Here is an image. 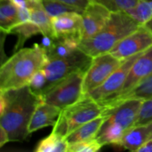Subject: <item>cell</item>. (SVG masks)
<instances>
[{
	"label": "cell",
	"mask_w": 152,
	"mask_h": 152,
	"mask_svg": "<svg viewBox=\"0 0 152 152\" xmlns=\"http://www.w3.org/2000/svg\"><path fill=\"white\" fill-rule=\"evenodd\" d=\"M105 117H106L105 114H102L91 121L84 123L71 132L65 137V140L69 144L94 139L97 136L99 129L105 121Z\"/></svg>",
	"instance_id": "18"
},
{
	"label": "cell",
	"mask_w": 152,
	"mask_h": 152,
	"mask_svg": "<svg viewBox=\"0 0 152 152\" xmlns=\"http://www.w3.org/2000/svg\"><path fill=\"white\" fill-rule=\"evenodd\" d=\"M152 139V122L134 126L123 137L117 146L137 151L143 144Z\"/></svg>",
	"instance_id": "15"
},
{
	"label": "cell",
	"mask_w": 152,
	"mask_h": 152,
	"mask_svg": "<svg viewBox=\"0 0 152 152\" xmlns=\"http://www.w3.org/2000/svg\"><path fill=\"white\" fill-rule=\"evenodd\" d=\"M9 137L6 131L0 126V147H2L4 144L9 142Z\"/></svg>",
	"instance_id": "31"
},
{
	"label": "cell",
	"mask_w": 152,
	"mask_h": 152,
	"mask_svg": "<svg viewBox=\"0 0 152 152\" xmlns=\"http://www.w3.org/2000/svg\"><path fill=\"white\" fill-rule=\"evenodd\" d=\"M150 122H152V98L142 102L134 126L145 124Z\"/></svg>",
	"instance_id": "28"
},
{
	"label": "cell",
	"mask_w": 152,
	"mask_h": 152,
	"mask_svg": "<svg viewBox=\"0 0 152 152\" xmlns=\"http://www.w3.org/2000/svg\"><path fill=\"white\" fill-rule=\"evenodd\" d=\"M40 102L28 86L0 91V126L6 131L9 140L26 139L31 117Z\"/></svg>",
	"instance_id": "1"
},
{
	"label": "cell",
	"mask_w": 152,
	"mask_h": 152,
	"mask_svg": "<svg viewBox=\"0 0 152 152\" xmlns=\"http://www.w3.org/2000/svg\"><path fill=\"white\" fill-rule=\"evenodd\" d=\"M27 5L31 10V22L39 28L42 36H50L55 38L51 19L43 7L42 1L28 0Z\"/></svg>",
	"instance_id": "19"
},
{
	"label": "cell",
	"mask_w": 152,
	"mask_h": 152,
	"mask_svg": "<svg viewBox=\"0 0 152 152\" xmlns=\"http://www.w3.org/2000/svg\"><path fill=\"white\" fill-rule=\"evenodd\" d=\"M56 1L79 7V8L82 9L83 10H84V9L86 8V6L88 5L89 2L88 0H56Z\"/></svg>",
	"instance_id": "29"
},
{
	"label": "cell",
	"mask_w": 152,
	"mask_h": 152,
	"mask_svg": "<svg viewBox=\"0 0 152 152\" xmlns=\"http://www.w3.org/2000/svg\"><path fill=\"white\" fill-rule=\"evenodd\" d=\"M84 72H74L45 91L39 96L42 102L63 109L83 96Z\"/></svg>",
	"instance_id": "5"
},
{
	"label": "cell",
	"mask_w": 152,
	"mask_h": 152,
	"mask_svg": "<svg viewBox=\"0 0 152 152\" xmlns=\"http://www.w3.org/2000/svg\"><path fill=\"white\" fill-rule=\"evenodd\" d=\"M103 145L94 139L68 144V152H96L100 150Z\"/></svg>",
	"instance_id": "26"
},
{
	"label": "cell",
	"mask_w": 152,
	"mask_h": 152,
	"mask_svg": "<svg viewBox=\"0 0 152 152\" xmlns=\"http://www.w3.org/2000/svg\"><path fill=\"white\" fill-rule=\"evenodd\" d=\"M89 1L102 4L111 12L126 11L128 9L134 7L140 0H88Z\"/></svg>",
	"instance_id": "25"
},
{
	"label": "cell",
	"mask_w": 152,
	"mask_h": 152,
	"mask_svg": "<svg viewBox=\"0 0 152 152\" xmlns=\"http://www.w3.org/2000/svg\"><path fill=\"white\" fill-rule=\"evenodd\" d=\"M42 4L50 19L70 12H76L80 14H83V10L79 7L69 5L56 0H42Z\"/></svg>",
	"instance_id": "23"
},
{
	"label": "cell",
	"mask_w": 152,
	"mask_h": 152,
	"mask_svg": "<svg viewBox=\"0 0 152 152\" xmlns=\"http://www.w3.org/2000/svg\"><path fill=\"white\" fill-rule=\"evenodd\" d=\"M48 62L47 53L39 45L19 49L1 65L0 91L28 86L33 75Z\"/></svg>",
	"instance_id": "2"
},
{
	"label": "cell",
	"mask_w": 152,
	"mask_h": 152,
	"mask_svg": "<svg viewBox=\"0 0 152 152\" xmlns=\"http://www.w3.org/2000/svg\"><path fill=\"white\" fill-rule=\"evenodd\" d=\"M140 26L126 11L111 12L106 25L94 36L82 40L79 48L91 57L108 53L119 42Z\"/></svg>",
	"instance_id": "3"
},
{
	"label": "cell",
	"mask_w": 152,
	"mask_h": 152,
	"mask_svg": "<svg viewBox=\"0 0 152 152\" xmlns=\"http://www.w3.org/2000/svg\"><path fill=\"white\" fill-rule=\"evenodd\" d=\"M92 59L93 57L79 48L66 57L48 60L42 68L45 73L48 80L45 90L73 73L78 71L86 73L91 63Z\"/></svg>",
	"instance_id": "7"
},
{
	"label": "cell",
	"mask_w": 152,
	"mask_h": 152,
	"mask_svg": "<svg viewBox=\"0 0 152 152\" xmlns=\"http://www.w3.org/2000/svg\"><path fill=\"white\" fill-rule=\"evenodd\" d=\"M143 101L127 99L116 106L104 111L105 120L102 126L109 132L120 137L135 126Z\"/></svg>",
	"instance_id": "6"
},
{
	"label": "cell",
	"mask_w": 152,
	"mask_h": 152,
	"mask_svg": "<svg viewBox=\"0 0 152 152\" xmlns=\"http://www.w3.org/2000/svg\"><path fill=\"white\" fill-rule=\"evenodd\" d=\"M123 61L116 58L110 52L93 57L83 77V96L101 86L122 65Z\"/></svg>",
	"instance_id": "8"
},
{
	"label": "cell",
	"mask_w": 152,
	"mask_h": 152,
	"mask_svg": "<svg viewBox=\"0 0 152 152\" xmlns=\"http://www.w3.org/2000/svg\"><path fill=\"white\" fill-rule=\"evenodd\" d=\"M137 152H152V139L145 142L140 148H138Z\"/></svg>",
	"instance_id": "32"
},
{
	"label": "cell",
	"mask_w": 152,
	"mask_h": 152,
	"mask_svg": "<svg viewBox=\"0 0 152 152\" xmlns=\"http://www.w3.org/2000/svg\"><path fill=\"white\" fill-rule=\"evenodd\" d=\"M50 19L55 38L70 35L81 37L82 14L80 13L70 12Z\"/></svg>",
	"instance_id": "14"
},
{
	"label": "cell",
	"mask_w": 152,
	"mask_h": 152,
	"mask_svg": "<svg viewBox=\"0 0 152 152\" xmlns=\"http://www.w3.org/2000/svg\"><path fill=\"white\" fill-rule=\"evenodd\" d=\"M82 41L80 35H70L54 38L51 48L47 52L48 60L66 57L79 49Z\"/></svg>",
	"instance_id": "16"
},
{
	"label": "cell",
	"mask_w": 152,
	"mask_h": 152,
	"mask_svg": "<svg viewBox=\"0 0 152 152\" xmlns=\"http://www.w3.org/2000/svg\"><path fill=\"white\" fill-rule=\"evenodd\" d=\"M68 142L65 138L52 131L51 133L41 140L35 148L36 152H68Z\"/></svg>",
	"instance_id": "21"
},
{
	"label": "cell",
	"mask_w": 152,
	"mask_h": 152,
	"mask_svg": "<svg viewBox=\"0 0 152 152\" xmlns=\"http://www.w3.org/2000/svg\"><path fill=\"white\" fill-rule=\"evenodd\" d=\"M111 11L102 4L89 1L82 14V40L97 34L108 22Z\"/></svg>",
	"instance_id": "11"
},
{
	"label": "cell",
	"mask_w": 152,
	"mask_h": 152,
	"mask_svg": "<svg viewBox=\"0 0 152 152\" xmlns=\"http://www.w3.org/2000/svg\"><path fill=\"white\" fill-rule=\"evenodd\" d=\"M11 1L17 7H25L28 4V0H11Z\"/></svg>",
	"instance_id": "33"
},
{
	"label": "cell",
	"mask_w": 152,
	"mask_h": 152,
	"mask_svg": "<svg viewBox=\"0 0 152 152\" xmlns=\"http://www.w3.org/2000/svg\"><path fill=\"white\" fill-rule=\"evenodd\" d=\"M142 1H151V0H142Z\"/></svg>",
	"instance_id": "36"
},
{
	"label": "cell",
	"mask_w": 152,
	"mask_h": 152,
	"mask_svg": "<svg viewBox=\"0 0 152 152\" xmlns=\"http://www.w3.org/2000/svg\"><path fill=\"white\" fill-rule=\"evenodd\" d=\"M10 34H16L18 37L17 42L14 48L15 51H17L22 48L27 39L37 34H42V33L39 28L31 21L25 23L18 24L11 30Z\"/></svg>",
	"instance_id": "22"
},
{
	"label": "cell",
	"mask_w": 152,
	"mask_h": 152,
	"mask_svg": "<svg viewBox=\"0 0 152 152\" xmlns=\"http://www.w3.org/2000/svg\"><path fill=\"white\" fill-rule=\"evenodd\" d=\"M53 40H54V38L50 37V36H43L40 45L45 50L46 53L51 48L53 44Z\"/></svg>",
	"instance_id": "30"
},
{
	"label": "cell",
	"mask_w": 152,
	"mask_h": 152,
	"mask_svg": "<svg viewBox=\"0 0 152 152\" xmlns=\"http://www.w3.org/2000/svg\"><path fill=\"white\" fill-rule=\"evenodd\" d=\"M31 1H42V0H31Z\"/></svg>",
	"instance_id": "35"
},
{
	"label": "cell",
	"mask_w": 152,
	"mask_h": 152,
	"mask_svg": "<svg viewBox=\"0 0 152 152\" xmlns=\"http://www.w3.org/2000/svg\"><path fill=\"white\" fill-rule=\"evenodd\" d=\"M151 46L152 34L141 25L134 32L119 42L110 53L117 59L125 60L134 55L145 51Z\"/></svg>",
	"instance_id": "10"
},
{
	"label": "cell",
	"mask_w": 152,
	"mask_h": 152,
	"mask_svg": "<svg viewBox=\"0 0 152 152\" xmlns=\"http://www.w3.org/2000/svg\"><path fill=\"white\" fill-rule=\"evenodd\" d=\"M144 52L134 55L123 61L122 65L101 86L89 91L84 96H89L98 102L114 96L121 90L131 68Z\"/></svg>",
	"instance_id": "9"
},
{
	"label": "cell",
	"mask_w": 152,
	"mask_h": 152,
	"mask_svg": "<svg viewBox=\"0 0 152 152\" xmlns=\"http://www.w3.org/2000/svg\"><path fill=\"white\" fill-rule=\"evenodd\" d=\"M152 98V73L137 85L132 91L119 99L104 103H99L104 111L116 106L127 99H141L144 101Z\"/></svg>",
	"instance_id": "17"
},
{
	"label": "cell",
	"mask_w": 152,
	"mask_h": 152,
	"mask_svg": "<svg viewBox=\"0 0 152 152\" xmlns=\"http://www.w3.org/2000/svg\"><path fill=\"white\" fill-rule=\"evenodd\" d=\"M34 93L39 96L42 94L48 86V80L45 73L42 69H39L33 75L28 85Z\"/></svg>",
	"instance_id": "27"
},
{
	"label": "cell",
	"mask_w": 152,
	"mask_h": 152,
	"mask_svg": "<svg viewBox=\"0 0 152 152\" xmlns=\"http://www.w3.org/2000/svg\"><path fill=\"white\" fill-rule=\"evenodd\" d=\"M18 24V7L11 0H1L0 28L4 34H10Z\"/></svg>",
	"instance_id": "20"
},
{
	"label": "cell",
	"mask_w": 152,
	"mask_h": 152,
	"mask_svg": "<svg viewBox=\"0 0 152 152\" xmlns=\"http://www.w3.org/2000/svg\"><path fill=\"white\" fill-rule=\"evenodd\" d=\"M61 111V108L41 100L31 117L28 126V134H30L47 126H54Z\"/></svg>",
	"instance_id": "13"
},
{
	"label": "cell",
	"mask_w": 152,
	"mask_h": 152,
	"mask_svg": "<svg viewBox=\"0 0 152 152\" xmlns=\"http://www.w3.org/2000/svg\"><path fill=\"white\" fill-rule=\"evenodd\" d=\"M126 12L135 19L140 25H143L152 17V0H140L139 2L134 7L128 9Z\"/></svg>",
	"instance_id": "24"
},
{
	"label": "cell",
	"mask_w": 152,
	"mask_h": 152,
	"mask_svg": "<svg viewBox=\"0 0 152 152\" xmlns=\"http://www.w3.org/2000/svg\"><path fill=\"white\" fill-rule=\"evenodd\" d=\"M152 73V46L145 50L131 68L127 78L121 90L112 97L108 98L99 103H104L119 99L132 91L143 79Z\"/></svg>",
	"instance_id": "12"
},
{
	"label": "cell",
	"mask_w": 152,
	"mask_h": 152,
	"mask_svg": "<svg viewBox=\"0 0 152 152\" xmlns=\"http://www.w3.org/2000/svg\"><path fill=\"white\" fill-rule=\"evenodd\" d=\"M103 114L104 109L99 102L83 96L75 103L62 109L52 131L65 138L80 126Z\"/></svg>",
	"instance_id": "4"
},
{
	"label": "cell",
	"mask_w": 152,
	"mask_h": 152,
	"mask_svg": "<svg viewBox=\"0 0 152 152\" xmlns=\"http://www.w3.org/2000/svg\"><path fill=\"white\" fill-rule=\"evenodd\" d=\"M142 26L145 27V28H146V29H148V31H149L150 32H151V34H152V17L149 19V20L148 21V22H146V23L144 24V25H142Z\"/></svg>",
	"instance_id": "34"
}]
</instances>
